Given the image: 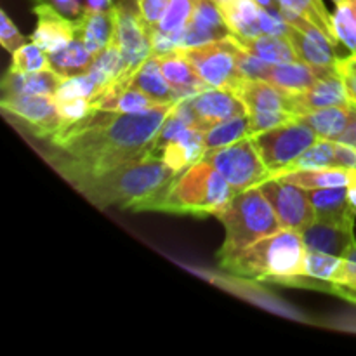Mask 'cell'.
Here are the masks:
<instances>
[{"instance_id": "b9f144b4", "label": "cell", "mask_w": 356, "mask_h": 356, "mask_svg": "<svg viewBox=\"0 0 356 356\" xmlns=\"http://www.w3.org/2000/svg\"><path fill=\"white\" fill-rule=\"evenodd\" d=\"M169 3L170 0H138V13L141 16L143 23L152 31L159 28L160 21L165 16Z\"/></svg>"}, {"instance_id": "1f68e13d", "label": "cell", "mask_w": 356, "mask_h": 356, "mask_svg": "<svg viewBox=\"0 0 356 356\" xmlns=\"http://www.w3.org/2000/svg\"><path fill=\"white\" fill-rule=\"evenodd\" d=\"M325 167H339L337 165V141L318 138V141H316L312 148L306 149L298 160H294L287 169L278 172L277 176H280V174L294 172V170L325 169Z\"/></svg>"}, {"instance_id": "4dcf8cb0", "label": "cell", "mask_w": 356, "mask_h": 356, "mask_svg": "<svg viewBox=\"0 0 356 356\" xmlns=\"http://www.w3.org/2000/svg\"><path fill=\"white\" fill-rule=\"evenodd\" d=\"M250 136V117L238 115V117L228 118L225 122H219L218 125L211 127L204 132V146L205 152L216 148H225V146L238 143Z\"/></svg>"}, {"instance_id": "ffe728a7", "label": "cell", "mask_w": 356, "mask_h": 356, "mask_svg": "<svg viewBox=\"0 0 356 356\" xmlns=\"http://www.w3.org/2000/svg\"><path fill=\"white\" fill-rule=\"evenodd\" d=\"M127 86L141 90L143 94H146L149 99H153L159 104H169L181 101L177 94L172 90V87L169 86L165 76H163L160 59L155 52L149 58H146V61L139 66L138 72L129 79Z\"/></svg>"}, {"instance_id": "bcb514c9", "label": "cell", "mask_w": 356, "mask_h": 356, "mask_svg": "<svg viewBox=\"0 0 356 356\" xmlns=\"http://www.w3.org/2000/svg\"><path fill=\"white\" fill-rule=\"evenodd\" d=\"M337 143H343V145L353 146V148H356V108L355 106H353V113H351V118H350V124H348V127L344 129L343 134L339 136Z\"/></svg>"}, {"instance_id": "c3c4849f", "label": "cell", "mask_w": 356, "mask_h": 356, "mask_svg": "<svg viewBox=\"0 0 356 356\" xmlns=\"http://www.w3.org/2000/svg\"><path fill=\"white\" fill-rule=\"evenodd\" d=\"M216 2H218V3H222V2H226V0H216Z\"/></svg>"}, {"instance_id": "e575fe53", "label": "cell", "mask_w": 356, "mask_h": 356, "mask_svg": "<svg viewBox=\"0 0 356 356\" xmlns=\"http://www.w3.org/2000/svg\"><path fill=\"white\" fill-rule=\"evenodd\" d=\"M44 68H51L49 66V52L44 51L38 44L31 42V44H24L23 47L14 52L9 70L17 73H30Z\"/></svg>"}, {"instance_id": "836d02e7", "label": "cell", "mask_w": 356, "mask_h": 356, "mask_svg": "<svg viewBox=\"0 0 356 356\" xmlns=\"http://www.w3.org/2000/svg\"><path fill=\"white\" fill-rule=\"evenodd\" d=\"M341 263H343V257L316 252V250H308L305 259L306 277L332 284L336 280V275L339 271Z\"/></svg>"}, {"instance_id": "4316f807", "label": "cell", "mask_w": 356, "mask_h": 356, "mask_svg": "<svg viewBox=\"0 0 356 356\" xmlns=\"http://www.w3.org/2000/svg\"><path fill=\"white\" fill-rule=\"evenodd\" d=\"M266 80L285 92L301 94L306 92L318 80V73H316L315 66L308 65V63L291 61L282 63V65H271L270 75Z\"/></svg>"}, {"instance_id": "8992f818", "label": "cell", "mask_w": 356, "mask_h": 356, "mask_svg": "<svg viewBox=\"0 0 356 356\" xmlns=\"http://www.w3.org/2000/svg\"><path fill=\"white\" fill-rule=\"evenodd\" d=\"M252 139L264 165L270 170V177H273L312 148L318 141V134L305 122L294 118L270 131L254 134Z\"/></svg>"}, {"instance_id": "d6a6232c", "label": "cell", "mask_w": 356, "mask_h": 356, "mask_svg": "<svg viewBox=\"0 0 356 356\" xmlns=\"http://www.w3.org/2000/svg\"><path fill=\"white\" fill-rule=\"evenodd\" d=\"M332 17L337 40L356 54V0H341Z\"/></svg>"}, {"instance_id": "d6986e66", "label": "cell", "mask_w": 356, "mask_h": 356, "mask_svg": "<svg viewBox=\"0 0 356 356\" xmlns=\"http://www.w3.org/2000/svg\"><path fill=\"white\" fill-rule=\"evenodd\" d=\"M236 96L243 101L247 111H292V94L278 89L268 80H243L235 90Z\"/></svg>"}, {"instance_id": "484cf974", "label": "cell", "mask_w": 356, "mask_h": 356, "mask_svg": "<svg viewBox=\"0 0 356 356\" xmlns=\"http://www.w3.org/2000/svg\"><path fill=\"white\" fill-rule=\"evenodd\" d=\"M94 58H96V54L87 49V45L83 44L79 35H75L72 42L49 52V66L65 79H73V76L89 72Z\"/></svg>"}, {"instance_id": "e0dca14e", "label": "cell", "mask_w": 356, "mask_h": 356, "mask_svg": "<svg viewBox=\"0 0 356 356\" xmlns=\"http://www.w3.org/2000/svg\"><path fill=\"white\" fill-rule=\"evenodd\" d=\"M316 221L355 228L356 207L350 198V188H318L308 190Z\"/></svg>"}, {"instance_id": "7bdbcfd3", "label": "cell", "mask_w": 356, "mask_h": 356, "mask_svg": "<svg viewBox=\"0 0 356 356\" xmlns=\"http://www.w3.org/2000/svg\"><path fill=\"white\" fill-rule=\"evenodd\" d=\"M336 70L341 79H343L348 101H350L351 106L356 108V54L346 56V58H337Z\"/></svg>"}, {"instance_id": "603a6c76", "label": "cell", "mask_w": 356, "mask_h": 356, "mask_svg": "<svg viewBox=\"0 0 356 356\" xmlns=\"http://www.w3.org/2000/svg\"><path fill=\"white\" fill-rule=\"evenodd\" d=\"M204 153V132L188 127L167 143L160 156L170 169L176 170V172H183L195 162L202 160Z\"/></svg>"}, {"instance_id": "8d00e7d4", "label": "cell", "mask_w": 356, "mask_h": 356, "mask_svg": "<svg viewBox=\"0 0 356 356\" xmlns=\"http://www.w3.org/2000/svg\"><path fill=\"white\" fill-rule=\"evenodd\" d=\"M198 0H170L167 13L163 19L160 21L159 28L155 30L160 31H179L186 30L190 24L191 16L195 13Z\"/></svg>"}, {"instance_id": "5b68a950", "label": "cell", "mask_w": 356, "mask_h": 356, "mask_svg": "<svg viewBox=\"0 0 356 356\" xmlns=\"http://www.w3.org/2000/svg\"><path fill=\"white\" fill-rule=\"evenodd\" d=\"M235 193L232 184L214 165L198 160L176 177L156 211L170 214L218 216Z\"/></svg>"}, {"instance_id": "277c9868", "label": "cell", "mask_w": 356, "mask_h": 356, "mask_svg": "<svg viewBox=\"0 0 356 356\" xmlns=\"http://www.w3.org/2000/svg\"><path fill=\"white\" fill-rule=\"evenodd\" d=\"M216 218L226 229L225 242L219 250V259H226L252 243L284 229L277 212L259 186L235 193Z\"/></svg>"}, {"instance_id": "f1b7e54d", "label": "cell", "mask_w": 356, "mask_h": 356, "mask_svg": "<svg viewBox=\"0 0 356 356\" xmlns=\"http://www.w3.org/2000/svg\"><path fill=\"white\" fill-rule=\"evenodd\" d=\"M219 6L233 35L257 37L263 33L259 23L261 6L256 0H226Z\"/></svg>"}, {"instance_id": "4fadbf2b", "label": "cell", "mask_w": 356, "mask_h": 356, "mask_svg": "<svg viewBox=\"0 0 356 356\" xmlns=\"http://www.w3.org/2000/svg\"><path fill=\"white\" fill-rule=\"evenodd\" d=\"M315 70L318 73V80L306 92L292 94V111H294L296 117L320 110V108L350 104L343 79L337 73L336 66H332V68L315 66Z\"/></svg>"}, {"instance_id": "9c48e42d", "label": "cell", "mask_w": 356, "mask_h": 356, "mask_svg": "<svg viewBox=\"0 0 356 356\" xmlns=\"http://www.w3.org/2000/svg\"><path fill=\"white\" fill-rule=\"evenodd\" d=\"M111 9L115 16V38L124 63L120 83H127L146 58L153 54V31L143 23L139 13H134L125 3H113Z\"/></svg>"}, {"instance_id": "f35d334b", "label": "cell", "mask_w": 356, "mask_h": 356, "mask_svg": "<svg viewBox=\"0 0 356 356\" xmlns=\"http://www.w3.org/2000/svg\"><path fill=\"white\" fill-rule=\"evenodd\" d=\"M238 44V42H236ZM236 65H238L240 75L245 80H266L270 75L271 65L257 56L250 54L249 51L238 44L236 49Z\"/></svg>"}, {"instance_id": "d4e9b609", "label": "cell", "mask_w": 356, "mask_h": 356, "mask_svg": "<svg viewBox=\"0 0 356 356\" xmlns=\"http://www.w3.org/2000/svg\"><path fill=\"white\" fill-rule=\"evenodd\" d=\"M232 37L235 38L245 51L257 56V58L264 59V61H268L270 65H282V63L299 61L298 54H296L294 47H292L287 35L261 33L257 35V37H238V35L232 33Z\"/></svg>"}, {"instance_id": "60d3db41", "label": "cell", "mask_w": 356, "mask_h": 356, "mask_svg": "<svg viewBox=\"0 0 356 356\" xmlns=\"http://www.w3.org/2000/svg\"><path fill=\"white\" fill-rule=\"evenodd\" d=\"M56 103H58L59 113H61L65 124L82 120L83 117H87L94 110L89 97H72V99L56 101Z\"/></svg>"}, {"instance_id": "ba28073f", "label": "cell", "mask_w": 356, "mask_h": 356, "mask_svg": "<svg viewBox=\"0 0 356 356\" xmlns=\"http://www.w3.org/2000/svg\"><path fill=\"white\" fill-rule=\"evenodd\" d=\"M236 49H238V44L229 35L222 40L193 45L183 51L209 87L229 89L235 92L240 83L245 80L240 75L238 65H236Z\"/></svg>"}, {"instance_id": "7402d4cb", "label": "cell", "mask_w": 356, "mask_h": 356, "mask_svg": "<svg viewBox=\"0 0 356 356\" xmlns=\"http://www.w3.org/2000/svg\"><path fill=\"white\" fill-rule=\"evenodd\" d=\"M65 76L59 75L52 68L38 70L30 73L7 72L2 80L3 96H14V94H47L54 96L56 90L65 83Z\"/></svg>"}, {"instance_id": "8fae6325", "label": "cell", "mask_w": 356, "mask_h": 356, "mask_svg": "<svg viewBox=\"0 0 356 356\" xmlns=\"http://www.w3.org/2000/svg\"><path fill=\"white\" fill-rule=\"evenodd\" d=\"M3 113L23 122L31 134L49 139L65 125L58 103L47 94H14L2 97Z\"/></svg>"}, {"instance_id": "30bf717a", "label": "cell", "mask_w": 356, "mask_h": 356, "mask_svg": "<svg viewBox=\"0 0 356 356\" xmlns=\"http://www.w3.org/2000/svg\"><path fill=\"white\" fill-rule=\"evenodd\" d=\"M259 190L277 212L284 228L302 232L316 221L312 198L305 188L278 177H270L259 184Z\"/></svg>"}, {"instance_id": "6da1fadb", "label": "cell", "mask_w": 356, "mask_h": 356, "mask_svg": "<svg viewBox=\"0 0 356 356\" xmlns=\"http://www.w3.org/2000/svg\"><path fill=\"white\" fill-rule=\"evenodd\" d=\"M174 106L160 104L143 113L94 108L82 120L58 129L42 155L76 190L148 152Z\"/></svg>"}, {"instance_id": "3957f363", "label": "cell", "mask_w": 356, "mask_h": 356, "mask_svg": "<svg viewBox=\"0 0 356 356\" xmlns=\"http://www.w3.org/2000/svg\"><path fill=\"white\" fill-rule=\"evenodd\" d=\"M306 252L301 232L284 228L235 256L221 259V268L245 280L306 287L320 282L306 277Z\"/></svg>"}, {"instance_id": "ac0fdd59", "label": "cell", "mask_w": 356, "mask_h": 356, "mask_svg": "<svg viewBox=\"0 0 356 356\" xmlns=\"http://www.w3.org/2000/svg\"><path fill=\"white\" fill-rule=\"evenodd\" d=\"M302 240L308 250L330 254V256L344 257L356 245L355 228L332 225V222L313 221L301 232Z\"/></svg>"}, {"instance_id": "52a82bcc", "label": "cell", "mask_w": 356, "mask_h": 356, "mask_svg": "<svg viewBox=\"0 0 356 356\" xmlns=\"http://www.w3.org/2000/svg\"><path fill=\"white\" fill-rule=\"evenodd\" d=\"M202 160L214 165L236 193L259 186L261 183L270 179V170L264 165L252 136L225 148L209 149L204 153Z\"/></svg>"}, {"instance_id": "cb8c5ba5", "label": "cell", "mask_w": 356, "mask_h": 356, "mask_svg": "<svg viewBox=\"0 0 356 356\" xmlns=\"http://www.w3.org/2000/svg\"><path fill=\"white\" fill-rule=\"evenodd\" d=\"M278 179L289 181L305 190L318 188H356V169L353 167H325V169L294 170L280 174Z\"/></svg>"}, {"instance_id": "681fc988", "label": "cell", "mask_w": 356, "mask_h": 356, "mask_svg": "<svg viewBox=\"0 0 356 356\" xmlns=\"http://www.w3.org/2000/svg\"><path fill=\"white\" fill-rule=\"evenodd\" d=\"M334 2H336V3H339V2H341V0H334Z\"/></svg>"}, {"instance_id": "74e56055", "label": "cell", "mask_w": 356, "mask_h": 356, "mask_svg": "<svg viewBox=\"0 0 356 356\" xmlns=\"http://www.w3.org/2000/svg\"><path fill=\"white\" fill-rule=\"evenodd\" d=\"M97 90V83L94 76L89 72L83 75L73 76V79H66L65 83L56 90L54 97L56 101L72 99V97H92Z\"/></svg>"}, {"instance_id": "ab89813d", "label": "cell", "mask_w": 356, "mask_h": 356, "mask_svg": "<svg viewBox=\"0 0 356 356\" xmlns=\"http://www.w3.org/2000/svg\"><path fill=\"white\" fill-rule=\"evenodd\" d=\"M250 117V136L259 134V132L270 131V129L277 127V125L287 124V122L294 120L296 117L291 111H254V113H249Z\"/></svg>"}, {"instance_id": "7c38bea8", "label": "cell", "mask_w": 356, "mask_h": 356, "mask_svg": "<svg viewBox=\"0 0 356 356\" xmlns=\"http://www.w3.org/2000/svg\"><path fill=\"white\" fill-rule=\"evenodd\" d=\"M183 101L191 127L202 132L209 131L219 122L249 113L243 101L233 90L219 89V87H209Z\"/></svg>"}, {"instance_id": "7a4b0ae2", "label": "cell", "mask_w": 356, "mask_h": 356, "mask_svg": "<svg viewBox=\"0 0 356 356\" xmlns=\"http://www.w3.org/2000/svg\"><path fill=\"white\" fill-rule=\"evenodd\" d=\"M181 172L148 149L124 165L76 188L96 207L156 211Z\"/></svg>"}, {"instance_id": "f6af8a7d", "label": "cell", "mask_w": 356, "mask_h": 356, "mask_svg": "<svg viewBox=\"0 0 356 356\" xmlns=\"http://www.w3.org/2000/svg\"><path fill=\"white\" fill-rule=\"evenodd\" d=\"M35 3H49V6L56 7L59 13L63 14H80L83 9H80V0H33Z\"/></svg>"}, {"instance_id": "f546056e", "label": "cell", "mask_w": 356, "mask_h": 356, "mask_svg": "<svg viewBox=\"0 0 356 356\" xmlns=\"http://www.w3.org/2000/svg\"><path fill=\"white\" fill-rule=\"evenodd\" d=\"M287 37L291 40L292 47H294L296 54H298L299 61H305L312 66H318V68H332V66H336L337 56L334 52L336 47L315 40V38L302 33V31L291 26V24H289Z\"/></svg>"}, {"instance_id": "ee69618b", "label": "cell", "mask_w": 356, "mask_h": 356, "mask_svg": "<svg viewBox=\"0 0 356 356\" xmlns=\"http://www.w3.org/2000/svg\"><path fill=\"white\" fill-rule=\"evenodd\" d=\"M0 42H2L3 49L9 51L10 54H14L17 49L26 44V38L14 26L10 17L6 14V10H0Z\"/></svg>"}, {"instance_id": "83f0119b", "label": "cell", "mask_w": 356, "mask_h": 356, "mask_svg": "<svg viewBox=\"0 0 356 356\" xmlns=\"http://www.w3.org/2000/svg\"><path fill=\"white\" fill-rule=\"evenodd\" d=\"M351 113H353V106L344 104V106L320 108V110L299 115L298 120L309 125L318 134V138L337 141L339 136L344 132V129L348 127V124H350Z\"/></svg>"}, {"instance_id": "44dd1931", "label": "cell", "mask_w": 356, "mask_h": 356, "mask_svg": "<svg viewBox=\"0 0 356 356\" xmlns=\"http://www.w3.org/2000/svg\"><path fill=\"white\" fill-rule=\"evenodd\" d=\"M76 35L83 40L90 52L97 54L103 51L115 35L113 9H83L79 19H75Z\"/></svg>"}, {"instance_id": "5bb4252c", "label": "cell", "mask_w": 356, "mask_h": 356, "mask_svg": "<svg viewBox=\"0 0 356 356\" xmlns=\"http://www.w3.org/2000/svg\"><path fill=\"white\" fill-rule=\"evenodd\" d=\"M229 35H232V30L226 23L221 6L216 0H198L190 24L184 31L183 49L222 40Z\"/></svg>"}, {"instance_id": "9a60e30c", "label": "cell", "mask_w": 356, "mask_h": 356, "mask_svg": "<svg viewBox=\"0 0 356 356\" xmlns=\"http://www.w3.org/2000/svg\"><path fill=\"white\" fill-rule=\"evenodd\" d=\"M33 13L37 16V28L31 35V40L44 51H56L75 38V21H70L56 7L49 3H35Z\"/></svg>"}, {"instance_id": "2e32d148", "label": "cell", "mask_w": 356, "mask_h": 356, "mask_svg": "<svg viewBox=\"0 0 356 356\" xmlns=\"http://www.w3.org/2000/svg\"><path fill=\"white\" fill-rule=\"evenodd\" d=\"M156 56L160 59L163 76H165V80L179 99H186V97H191L195 94L202 92V90L209 89V86L198 75L197 68L188 59L183 49H176V51Z\"/></svg>"}, {"instance_id": "d590c367", "label": "cell", "mask_w": 356, "mask_h": 356, "mask_svg": "<svg viewBox=\"0 0 356 356\" xmlns=\"http://www.w3.org/2000/svg\"><path fill=\"white\" fill-rule=\"evenodd\" d=\"M330 292H336L341 298L356 302V245L343 257L336 280L330 284Z\"/></svg>"}, {"instance_id": "7dc6e473", "label": "cell", "mask_w": 356, "mask_h": 356, "mask_svg": "<svg viewBox=\"0 0 356 356\" xmlns=\"http://www.w3.org/2000/svg\"><path fill=\"white\" fill-rule=\"evenodd\" d=\"M111 6H113L111 0H87L86 2V9H94V10L110 9Z\"/></svg>"}]
</instances>
